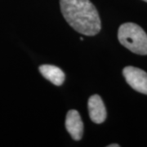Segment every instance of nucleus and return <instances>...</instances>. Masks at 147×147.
I'll return each instance as SVG.
<instances>
[{
    "mask_svg": "<svg viewBox=\"0 0 147 147\" xmlns=\"http://www.w3.org/2000/svg\"><path fill=\"white\" fill-rule=\"evenodd\" d=\"M119 41L132 53L147 55V34L142 28L134 23H125L118 31Z\"/></svg>",
    "mask_w": 147,
    "mask_h": 147,
    "instance_id": "obj_2",
    "label": "nucleus"
},
{
    "mask_svg": "<svg viewBox=\"0 0 147 147\" xmlns=\"http://www.w3.org/2000/svg\"><path fill=\"white\" fill-rule=\"evenodd\" d=\"M109 147H119V145H117V144H113V145H110Z\"/></svg>",
    "mask_w": 147,
    "mask_h": 147,
    "instance_id": "obj_7",
    "label": "nucleus"
},
{
    "mask_svg": "<svg viewBox=\"0 0 147 147\" xmlns=\"http://www.w3.org/2000/svg\"><path fill=\"white\" fill-rule=\"evenodd\" d=\"M127 83L138 92L147 95V73L141 69L127 66L123 70Z\"/></svg>",
    "mask_w": 147,
    "mask_h": 147,
    "instance_id": "obj_3",
    "label": "nucleus"
},
{
    "mask_svg": "<svg viewBox=\"0 0 147 147\" xmlns=\"http://www.w3.org/2000/svg\"><path fill=\"white\" fill-rule=\"evenodd\" d=\"M39 72L47 80L54 85L60 86L63 84L65 76L62 69L52 65H42L39 66Z\"/></svg>",
    "mask_w": 147,
    "mask_h": 147,
    "instance_id": "obj_6",
    "label": "nucleus"
},
{
    "mask_svg": "<svg viewBox=\"0 0 147 147\" xmlns=\"http://www.w3.org/2000/svg\"><path fill=\"white\" fill-rule=\"evenodd\" d=\"M60 5L65 21L77 32L87 36L100 32V16L90 0H60Z\"/></svg>",
    "mask_w": 147,
    "mask_h": 147,
    "instance_id": "obj_1",
    "label": "nucleus"
},
{
    "mask_svg": "<svg viewBox=\"0 0 147 147\" xmlns=\"http://www.w3.org/2000/svg\"><path fill=\"white\" fill-rule=\"evenodd\" d=\"M90 119L95 123H101L106 119V110L102 99L98 95L92 96L88 102Z\"/></svg>",
    "mask_w": 147,
    "mask_h": 147,
    "instance_id": "obj_5",
    "label": "nucleus"
},
{
    "mask_svg": "<svg viewBox=\"0 0 147 147\" xmlns=\"http://www.w3.org/2000/svg\"><path fill=\"white\" fill-rule=\"evenodd\" d=\"M143 1H145V2H146L147 3V0H143Z\"/></svg>",
    "mask_w": 147,
    "mask_h": 147,
    "instance_id": "obj_8",
    "label": "nucleus"
},
{
    "mask_svg": "<svg viewBox=\"0 0 147 147\" xmlns=\"http://www.w3.org/2000/svg\"><path fill=\"white\" fill-rule=\"evenodd\" d=\"M65 127L74 140H81L83 137L84 124L77 110H71L68 111L65 118Z\"/></svg>",
    "mask_w": 147,
    "mask_h": 147,
    "instance_id": "obj_4",
    "label": "nucleus"
}]
</instances>
